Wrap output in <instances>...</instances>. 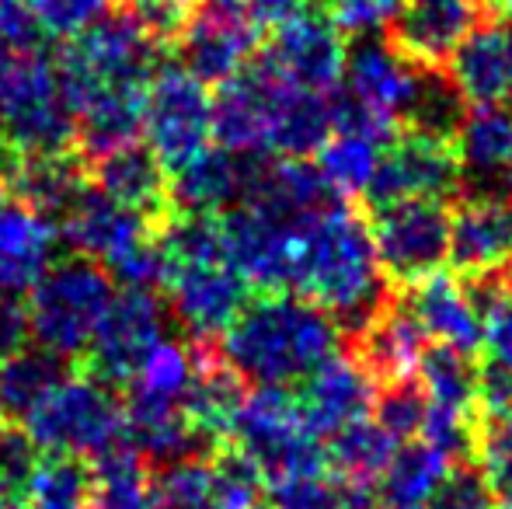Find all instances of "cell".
I'll return each instance as SVG.
<instances>
[{
  "label": "cell",
  "mask_w": 512,
  "mask_h": 509,
  "mask_svg": "<svg viewBox=\"0 0 512 509\" xmlns=\"http://www.w3.org/2000/svg\"><path fill=\"white\" fill-rule=\"evenodd\" d=\"M269 492L276 509H345L349 485L342 478H328V471H324V475L290 478V482L269 485Z\"/></svg>",
  "instance_id": "48"
},
{
  "label": "cell",
  "mask_w": 512,
  "mask_h": 509,
  "mask_svg": "<svg viewBox=\"0 0 512 509\" xmlns=\"http://www.w3.org/2000/svg\"><path fill=\"white\" fill-rule=\"evenodd\" d=\"M164 339V300L157 290L122 286L108 304L102 325L84 353V367L91 377L108 387L129 384L150 356V349Z\"/></svg>",
  "instance_id": "11"
},
{
  "label": "cell",
  "mask_w": 512,
  "mask_h": 509,
  "mask_svg": "<svg viewBox=\"0 0 512 509\" xmlns=\"http://www.w3.org/2000/svg\"><path fill=\"white\" fill-rule=\"evenodd\" d=\"M230 447H237L262 471L265 489L328 471V450L307 429L300 401L290 387H255L244 394V405L230 429Z\"/></svg>",
  "instance_id": "4"
},
{
  "label": "cell",
  "mask_w": 512,
  "mask_h": 509,
  "mask_svg": "<svg viewBox=\"0 0 512 509\" xmlns=\"http://www.w3.org/2000/svg\"><path fill=\"white\" fill-rule=\"evenodd\" d=\"M74 374V363L49 349H21L7 363H0V422H25L42 405L56 384Z\"/></svg>",
  "instance_id": "30"
},
{
  "label": "cell",
  "mask_w": 512,
  "mask_h": 509,
  "mask_svg": "<svg viewBox=\"0 0 512 509\" xmlns=\"http://www.w3.org/2000/svg\"><path fill=\"white\" fill-rule=\"evenodd\" d=\"M297 401L310 433L317 440L321 436L331 440V436L356 426V422H363L373 412V405H377V384L359 367L356 356L338 353L317 374L307 377Z\"/></svg>",
  "instance_id": "19"
},
{
  "label": "cell",
  "mask_w": 512,
  "mask_h": 509,
  "mask_svg": "<svg viewBox=\"0 0 512 509\" xmlns=\"http://www.w3.org/2000/svg\"><path fill=\"white\" fill-rule=\"evenodd\" d=\"M255 46L258 32L241 14H216L199 7L175 49L182 56L178 67H185L206 88L209 84L220 88L255 60Z\"/></svg>",
  "instance_id": "22"
},
{
  "label": "cell",
  "mask_w": 512,
  "mask_h": 509,
  "mask_svg": "<svg viewBox=\"0 0 512 509\" xmlns=\"http://www.w3.org/2000/svg\"><path fill=\"white\" fill-rule=\"evenodd\" d=\"M485 18V0H405L387 39L418 67H446L453 49Z\"/></svg>",
  "instance_id": "17"
},
{
  "label": "cell",
  "mask_w": 512,
  "mask_h": 509,
  "mask_svg": "<svg viewBox=\"0 0 512 509\" xmlns=\"http://www.w3.org/2000/svg\"><path fill=\"white\" fill-rule=\"evenodd\" d=\"M168 307L192 342H216L248 307L251 286L237 276L227 255L206 258H168L164 255V283Z\"/></svg>",
  "instance_id": "7"
},
{
  "label": "cell",
  "mask_w": 512,
  "mask_h": 509,
  "mask_svg": "<svg viewBox=\"0 0 512 509\" xmlns=\"http://www.w3.org/2000/svg\"><path fill=\"white\" fill-rule=\"evenodd\" d=\"M499 509H512V506H499Z\"/></svg>",
  "instance_id": "59"
},
{
  "label": "cell",
  "mask_w": 512,
  "mask_h": 509,
  "mask_svg": "<svg viewBox=\"0 0 512 509\" xmlns=\"http://www.w3.org/2000/svg\"><path fill=\"white\" fill-rule=\"evenodd\" d=\"M307 4H314L317 11H331V4H335V0H307Z\"/></svg>",
  "instance_id": "54"
},
{
  "label": "cell",
  "mask_w": 512,
  "mask_h": 509,
  "mask_svg": "<svg viewBox=\"0 0 512 509\" xmlns=\"http://www.w3.org/2000/svg\"><path fill=\"white\" fill-rule=\"evenodd\" d=\"M42 35L53 39H81L95 25H102L115 11V0H21Z\"/></svg>",
  "instance_id": "41"
},
{
  "label": "cell",
  "mask_w": 512,
  "mask_h": 509,
  "mask_svg": "<svg viewBox=\"0 0 512 509\" xmlns=\"http://www.w3.org/2000/svg\"><path fill=\"white\" fill-rule=\"evenodd\" d=\"M394 454H398V440L387 436L377 422L363 419L356 426L342 429L338 436H331L328 464L342 482L377 485L384 478V471L391 468Z\"/></svg>",
  "instance_id": "37"
},
{
  "label": "cell",
  "mask_w": 512,
  "mask_h": 509,
  "mask_svg": "<svg viewBox=\"0 0 512 509\" xmlns=\"http://www.w3.org/2000/svg\"><path fill=\"white\" fill-rule=\"evenodd\" d=\"M164 224L112 203L95 185H88V192L70 206L67 217L56 224V231H60V241L70 252L105 265L108 276H112L122 262H129V258L143 252L147 245H154L161 238Z\"/></svg>",
  "instance_id": "14"
},
{
  "label": "cell",
  "mask_w": 512,
  "mask_h": 509,
  "mask_svg": "<svg viewBox=\"0 0 512 509\" xmlns=\"http://www.w3.org/2000/svg\"><path fill=\"white\" fill-rule=\"evenodd\" d=\"M39 447L18 422H0V503H18L39 468Z\"/></svg>",
  "instance_id": "43"
},
{
  "label": "cell",
  "mask_w": 512,
  "mask_h": 509,
  "mask_svg": "<svg viewBox=\"0 0 512 509\" xmlns=\"http://www.w3.org/2000/svg\"><path fill=\"white\" fill-rule=\"evenodd\" d=\"M499 7H502V14H506L509 25H512V0H499Z\"/></svg>",
  "instance_id": "55"
},
{
  "label": "cell",
  "mask_w": 512,
  "mask_h": 509,
  "mask_svg": "<svg viewBox=\"0 0 512 509\" xmlns=\"http://www.w3.org/2000/svg\"><path fill=\"white\" fill-rule=\"evenodd\" d=\"M387 143L380 136L370 133H349V129H335L331 140L321 147V161L317 171L324 175V182L331 185L338 199L366 196L373 175H377V164L384 157Z\"/></svg>",
  "instance_id": "35"
},
{
  "label": "cell",
  "mask_w": 512,
  "mask_h": 509,
  "mask_svg": "<svg viewBox=\"0 0 512 509\" xmlns=\"http://www.w3.org/2000/svg\"><path fill=\"white\" fill-rule=\"evenodd\" d=\"M192 384V349L182 342L161 339L150 356L140 363L136 377L126 384V391L147 394V398H164V401H185V391Z\"/></svg>",
  "instance_id": "39"
},
{
  "label": "cell",
  "mask_w": 512,
  "mask_h": 509,
  "mask_svg": "<svg viewBox=\"0 0 512 509\" xmlns=\"http://www.w3.org/2000/svg\"><path fill=\"white\" fill-rule=\"evenodd\" d=\"M474 464L481 468V475L492 485L495 496L506 499V506H512V426L509 422L492 419L481 426Z\"/></svg>",
  "instance_id": "45"
},
{
  "label": "cell",
  "mask_w": 512,
  "mask_h": 509,
  "mask_svg": "<svg viewBox=\"0 0 512 509\" xmlns=\"http://www.w3.org/2000/svg\"><path fill=\"white\" fill-rule=\"evenodd\" d=\"M147 147L157 154L168 175L199 157L213 136V98L185 67L161 63L154 81L147 84V109H143Z\"/></svg>",
  "instance_id": "8"
},
{
  "label": "cell",
  "mask_w": 512,
  "mask_h": 509,
  "mask_svg": "<svg viewBox=\"0 0 512 509\" xmlns=\"http://www.w3.org/2000/svg\"><path fill=\"white\" fill-rule=\"evenodd\" d=\"M88 185V164L77 150L53 157H21L7 178V189L53 224L67 217V210L88 192Z\"/></svg>",
  "instance_id": "29"
},
{
  "label": "cell",
  "mask_w": 512,
  "mask_h": 509,
  "mask_svg": "<svg viewBox=\"0 0 512 509\" xmlns=\"http://www.w3.org/2000/svg\"><path fill=\"white\" fill-rule=\"evenodd\" d=\"M405 307L415 314L425 339L436 342V346L457 349V353L467 356H474L481 349V335H485L481 311L464 279L436 272V276L411 286Z\"/></svg>",
  "instance_id": "27"
},
{
  "label": "cell",
  "mask_w": 512,
  "mask_h": 509,
  "mask_svg": "<svg viewBox=\"0 0 512 509\" xmlns=\"http://www.w3.org/2000/svg\"><path fill=\"white\" fill-rule=\"evenodd\" d=\"M331 133H335L331 98L286 84L283 102H279L276 112V129H272V154L307 161V157L321 154V147L331 140Z\"/></svg>",
  "instance_id": "32"
},
{
  "label": "cell",
  "mask_w": 512,
  "mask_h": 509,
  "mask_svg": "<svg viewBox=\"0 0 512 509\" xmlns=\"http://www.w3.org/2000/svg\"><path fill=\"white\" fill-rule=\"evenodd\" d=\"M506 422H509V426H512V412H509V419H506Z\"/></svg>",
  "instance_id": "58"
},
{
  "label": "cell",
  "mask_w": 512,
  "mask_h": 509,
  "mask_svg": "<svg viewBox=\"0 0 512 509\" xmlns=\"http://www.w3.org/2000/svg\"><path fill=\"white\" fill-rule=\"evenodd\" d=\"M460 175L481 196L512 199V105H474L453 136Z\"/></svg>",
  "instance_id": "20"
},
{
  "label": "cell",
  "mask_w": 512,
  "mask_h": 509,
  "mask_svg": "<svg viewBox=\"0 0 512 509\" xmlns=\"http://www.w3.org/2000/svg\"><path fill=\"white\" fill-rule=\"evenodd\" d=\"M286 81L258 56L237 77L220 84L213 98V136L223 150L241 157L272 154V129Z\"/></svg>",
  "instance_id": "12"
},
{
  "label": "cell",
  "mask_w": 512,
  "mask_h": 509,
  "mask_svg": "<svg viewBox=\"0 0 512 509\" xmlns=\"http://www.w3.org/2000/svg\"><path fill=\"white\" fill-rule=\"evenodd\" d=\"M39 25L32 21V14L25 11L21 0H0V49L14 56H32L42 53Z\"/></svg>",
  "instance_id": "49"
},
{
  "label": "cell",
  "mask_w": 512,
  "mask_h": 509,
  "mask_svg": "<svg viewBox=\"0 0 512 509\" xmlns=\"http://www.w3.org/2000/svg\"><path fill=\"white\" fill-rule=\"evenodd\" d=\"M28 339V314L18 304V297H4L0 293V363L18 356Z\"/></svg>",
  "instance_id": "51"
},
{
  "label": "cell",
  "mask_w": 512,
  "mask_h": 509,
  "mask_svg": "<svg viewBox=\"0 0 512 509\" xmlns=\"http://www.w3.org/2000/svg\"><path fill=\"white\" fill-rule=\"evenodd\" d=\"M220 353L244 384L290 387L304 384L342 353V328L328 311L297 293H265L227 328Z\"/></svg>",
  "instance_id": "2"
},
{
  "label": "cell",
  "mask_w": 512,
  "mask_h": 509,
  "mask_svg": "<svg viewBox=\"0 0 512 509\" xmlns=\"http://www.w3.org/2000/svg\"><path fill=\"white\" fill-rule=\"evenodd\" d=\"M474 293V304L481 311V349H485L488 363L502 370H512V286L502 279H481V283H467Z\"/></svg>",
  "instance_id": "40"
},
{
  "label": "cell",
  "mask_w": 512,
  "mask_h": 509,
  "mask_svg": "<svg viewBox=\"0 0 512 509\" xmlns=\"http://www.w3.org/2000/svg\"><path fill=\"white\" fill-rule=\"evenodd\" d=\"M425 412H429V401H425L422 387L415 381L405 384H387L380 387L377 405H373V415H377V426L384 429L394 440H411V436H422V422Z\"/></svg>",
  "instance_id": "44"
},
{
  "label": "cell",
  "mask_w": 512,
  "mask_h": 509,
  "mask_svg": "<svg viewBox=\"0 0 512 509\" xmlns=\"http://www.w3.org/2000/svg\"><path fill=\"white\" fill-rule=\"evenodd\" d=\"M28 436L46 454L91 457L105 454L119 440H126V415L122 401L105 381L91 374H74L42 398V405L25 419Z\"/></svg>",
  "instance_id": "5"
},
{
  "label": "cell",
  "mask_w": 512,
  "mask_h": 509,
  "mask_svg": "<svg viewBox=\"0 0 512 509\" xmlns=\"http://www.w3.org/2000/svg\"><path fill=\"white\" fill-rule=\"evenodd\" d=\"M203 11H216V14H241V0H199Z\"/></svg>",
  "instance_id": "53"
},
{
  "label": "cell",
  "mask_w": 512,
  "mask_h": 509,
  "mask_svg": "<svg viewBox=\"0 0 512 509\" xmlns=\"http://www.w3.org/2000/svg\"><path fill=\"white\" fill-rule=\"evenodd\" d=\"M467 116V98L453 84L446 67H418L415 63V84H411V98L405 109V133L432 136V140L453 143L460 123Z\"/></svg>",
  "instance_id": "31"
},
{
  "label": "cell",
  "mask_w": 512,
  "mask_h": 509,
  "mask_svg": "<svg viewBox=\"0 0 512 509\" xmlns=\"http://www.w3.org/2000/svg\"><path fill=\"white\" fill-rule=\"evenodd\" d=\"M509 286H512V269H509Z\"/></svg>",
  "instance_id": "57"
},
{
  "label": "cell",
  "mask_w": 512,
  "mask_h": 509,
  "mask_svg": "<svg viewBox=\"0 0 512 509\" xmlns=\"http://www.w3.org/2000/svg\"><path fill=\"white\" fill-rule=\"evenodd\" d=\"M56 241L60 231L53 220L21 203L0 182V293L4 297H18L39 283L42 272L53 265Z\"/></svg>",
  "instance_id": "21"
},
{
  "label": "cell",
  "mask_w": 512,
  "mask_h": 509,
  "mask_svg": "<svg viewBox=\"0 0 512 509\" xmlns=\"http://www.w3.org/2000/svg\"><path fill=\"white\" fill-rule=\"evenodd\" d=\"M411 84H415V63L401 56L387 35L352 39L349 53H345L342 91L356 98L363 109L398 126L405 119Z\"/></svg>",
  "instance_id": "18"
},
{
  "label": "cell",
  "mask_w": 512,
  "mask_h": 509,
  "mask_svg": "<svg viewBox=\"0 0 512 509\" xmlns=\"http://www.w3.org/2000/svg\"><path fill=\"white\" fill-rule=\"evenodd\" d=\"M352 349L356 360L366 374L373 377V384H405L418 374L429 339L418 328L415 314L408 311L401 300H387L384 311L370 321L359 335H352Z\"/></svg>",
  "instance_id": "25"
},
{
  "label": "cell",
  "mask_w": 512,
  "mask_h": 509,
  "mask_svg": "<svg viewBox=\"0 0 512 509\" xmlns=\"http://www.w3.org/2000/svg\"><path fill=\"white\" fill-rule=\"evenodd\" d=\"M446 471H450V461H446L436 447H429L425 440H415L394 454L391 468L380 478V499L391 506L425 509L432 492H436L439 482L446 478Z\"/></svg>",
  "instance_id": "38"
},
{
  "label": "cell",
  "mask_w": 512,
  "mask_h": 509,
  "mask_svg": "<svg viewBox=\"0 0 512 509\" xmlns=\"http://www.w3.org/2000/svg\"><path fill=\"white\" fill-rule=\"evenodd\" d=\"M119 11L147 35L154 46L171 49L196 18V0H119Z\"/></svg>",
  "instance_id": "42"
},
{
  "label": "cell",
  "mask_w": 512,
  "mask_h": 509,
  "mask_svg": "<svg viewBox=\"0 0 512 509\" xmlns=\"http://www.w3.org/2000/svg\"><path fill=\"white\" fill-rule=\"evenodd\" d=\"M21 509H95V468L84 457L49 454L39 461Z\"/></svg>",
  "instance_id": "36"
},
{
  "label": "cell",
  "mask_w": 512,
  "mask_h": 509,
  "mask_svg": "<svg viewBox=\"0 0 512 509\" xmlns=\"http://www.w3.org/2000/svg\"><path fill=\"white\" fill-rule=\"evenodd\" d=\"M192 384L185 391V415L209 447H223L230 440L234 419L244 405V377L220 353V342H192Z\"/></svg>",
  "instance_id": "24"
},
{
  "label": "cell",
  "mask_w": 512,
  "mask_h": 509,
  "mask_svg": "<svg viewBox=\"0 0 512 509\" xmlns=\"http://www.w3.org/2000/svg\"><path fill=\"white\" fill-rule=\"evenodd\" d=\"M14 164H18V157H14V150L7 147V140L0 136V182H4V185H7V178H11Z\"/></svg>",
  "instance_id": "52"
},
{
  "label": "cell",
  "mask_w": 512,
  "mask_h": 509,
  "mask_svg": "<svg viewBox=\"0 0 512 509\" xmlns=\"http://www.w3.org/2000/svg\"><path fill=\"white\" fill-rule=\"evenodd\" d=\"M220 241L227 262L237 269V276L248 286H258L262 293H286L293 290L300 262V245H304L307 224H286L269 213H262L251 203H237L223 217Z\"/></svg>",
  "instance_id": "10"
},
{
  "label": "cell",
  "mask_w": 512,
  "mask_h": 509,
  "mask_svg": "<svg viewBox=\"0 0 512 509\" xmlns=\"http://www.w3.org/2000/svg\"><path fill=\"white\" fill-rule=\"evenodd\" d=\"M251 157L206 147L171 175V210L178 217H223L248 192Z\"/></svg>",
  "instance_id": "26"
},
{
  "label": "cell",
  "mask_w": 512,
  "mask_h": 509,
  "mask_svg": "<svg viewBox=\"0 0 512 509\" xmlns=\"http://www.w3.org/2000/svg\"><path fill=\"white\" fill-rule=\"evenodd\" d=\"M460 161L453 143L432 140V136L401 133V140H391L377 164L366 203L373 210L394 203H411V199H439L460 189Z\"/></svg>",
  "instance_id": "13"
},
{
  "label": "cell",
  "mask_w": 512,
  "mask_h": 509,
  "mask_svg": "<svg viewBox=\"0 0 512 509\" xmlns=\"http://www.w3.org/2000/svg\"><path fill=\"white\" fill-rule=\"evenodd\" d=\"M293 293L317 304L349 335H359L391 300L377 262L370 220L349 203H335L314 217L300 245Z\"/></svg>",
  "instance_id": "1"
},
{
  "label": "cell",
  "mask_w": 512,
  "mask_h": 509,
  "mask_svg": "<svg viewBox=\"0 0 512 509\" xmlns=\"http://www.w3.org/2000/svg\"><path fill=\"white\" fill-rule=\"evenodd\" d=\"M380 509H422V506H391V503H380Z\"/></svg>",
  "instance_id": "56"
},
{
  "label": "cell",
  "mask_w": 512,
  "mask_h": 509,
  "mask_svg": "<svg viewBox=\"0 0 512 509\" xmlns=\"http://www.w3.org/2000/svg\"><path fill=\"white\" fill-rule=\"evenodd\" d=\"M405 0H335L331 4V21L349 39H370V35H387L394 28Z\"/></svg>",
  "instance_id": "46"
},
{
  "label": "cell",
  "mask_w": 512,
  "mask_h": 509,
  "mask_svg": "<svg viewBox=\"0 0 512 509\" xmlns=\"http://www.w3.org/2000/svg\"><path fill=\"white\" fill-rule=\"evenodd\" d=\"M304 14V0H241V18L255 28L258 35L276 32L286 21Z\"/></svg>",
  "instance_id": "50"
},
{
  "label": "cell",
  "mask_w": 512,
  "mask_h": 509,
  "mask_svg": "<svg viewBox=\"0 0 512 509\" xmlns=\"http://www.w3.org/2000/svg\"><path fill=\"white\" fill-rule=\"evenodd\" d=\"M345 53H349L345 35L335 28V21L317 11L297 14L283 28H276L262 60L293 88L328 95L342 84Z\"/></svg>",
  "instance_id": "15"
},
{
  "label": "cell",
  "mask_w": 512,
  "mask_h": 509,
  "mask_svg": "<svg viewBox=\"0 0 512 509\" xmlns=\"http://www.w3.org/2000/svg\"><path fill=\"white\" fill-rule=\"evenodd\" d=\"M0 136L14 157H53L74 150V109L56 74V60L32 53L14 70V81L0 102Z\"/></svg>",
  "instance_id": "6"
},
{
  "label": "cell",
  "mask_w": 512,
  "mask_h": 509,
  "mask_svg": "<svg viewBox=\"0 0 512 509\" xmlns=\"http://www.w3.org/2000/svg\"><path fill=\"white\" fill-rule=\"evenodd\" d=\"M88 175L102 196L140 213V217H150L157 224L175 217V210H171V175L157 161L154 150L143 147V143H126V147L91 161Z\"/></svg>",
  "instance_id": "23"
},
{
  "label": "cell",
  "mask_w": 512,
  "mask_h": 509,
  "mask_svg": "<svg viewBox=\"0 0 512 509\" xmlns=\"http://www.w3.org/2000/svg\"><path fill=\"white\" fill-rule=\"evenodd\" d=\"M478 363L467 353L446 346H429L418 363V387L429 408H446L460 415H481L478 408Z\"/></svg>",
  "instance_id": "34"
},
{
  "label": "cell",
  "mask_w": 512,
  "mask_h": 509,
  "mask_svg": "<svg viewBox=\"0 0 512 509\" xmlns=\"http://www.w3.org/2000/svg\"><path fill=\"white\" fill-rule=\"evenodd\" d=\"M112 297V276L105 265L81 255L53 262L28 290V332L49 353L70 363L84 360Z\"/></svg>",
  "instance_id": "3"
},
{
  "label": "cell",
  "mask_w": 512,
  "mask_h": 509,
  "mask_svg": "<svg viewBox=\"0 0 512 509\" xmlns=\"http://www.w3.org/2000/svg\"><path fill=\"white\" fill-rule=\"evenodd\" d=\"M370 234L380 269L398 286L436 276L450 258V210L439 199L380 206L373 210Z\"/></svg>",
  "instance_id": "9"
},
{
  "label": "cell",
  "mask_w": 512,
  "mask_h": 509,
  "mask_svg": "<svg viewBox=\"0 0 512 509\" xmlns=\"http://www.w3.org/2000/svg\"><path fill=\"white\" fill-rule=\"evenodd\" d=\"M425 509H495V492L474 461L453 464Z\"/></svg>",
  "instance_id": "47"
},
{
  "label": "cell",
  "mask_w": 512,
  "mask_h": 509,
  "mask_svg": "<svg viewBox=\"0 0 512 509\" xmlns=\"http://www.w3.org/2000/svg\"><path fill=\"white\" fill-rule=\"evenodd\" d=\"M95 509H154V475L129 440L95 457Z\"/></svg>",
  "instance_id": "33"
},
{
  "label": "cell",
  "mask_w": 512,
  "mask_h": 509,
  "mask_svg": "<svg viewBox=\"0 0 512 509\" xmlns=\"http://www.w3.org/2000/svg\"><path fill=\"white\" fill-rule=\"evenodd\" d=\"M450 262L464 283L502 279L512 269V199L467 192L450 213Z\"/></svg>",
  "instance_id": "16"
},
{
  "label": "cell",
  "mask_w": 512,
  "mask_h": 509,
  "mask_svg": "<svg viewBox=\"0 0 512 509\" xmlns=\"http://www.w3.org/2000/svg\"><path fill=\"white\" fill-rule=\"evenodd\" d=\"M453 84L474 105H502L512 98V25L481 21L446 60Z\"/></svg>",
  "instance_id": "28"
}]
</instances>
